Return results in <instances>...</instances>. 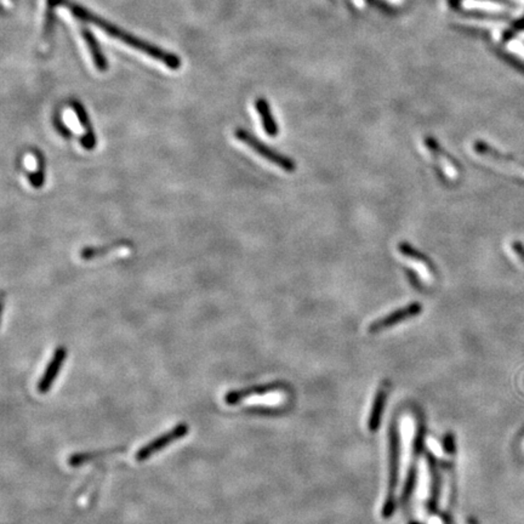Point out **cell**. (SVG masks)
I'll list each match as a JSON object with an SVG mask.
<instances>
[{
  "mask_svg": "<svg viewBox=\"0 0 524 524\" xmlns=\"http://www.w3.org/2000/svg\"><path fill=\"white\" fill-rule=\"evenodd\" d=\"M268 387H258V388H250L243 391L229 392L226 395V403L238 404L241 400H246V403L258 404V405H268L275 407L283 403L285 400V393L280 391H268Z\"/></svg>",
  "mask_w": 524,
  "mask_h": 524,
  "instance_id": "cell-5",
  "label": "cell"
},
{
  "mask_svg": "<svg viewBox=\"0 0 524 524\" xmlns=\"http://www.w3.org/2000/svg\"><path fill=\"white\" fill-rule=\"evenodd\" d=\"M422 306L419 302H413L405 307L400 308L388 316L383 317L381 320H375L374 323L369 327L371 333H378L383 332V329L391 328L393 325L400 324L405 320H410L413 317L420 315Z\"/></svg>",
  "mask_w": 524,
  "mask_h": 524,
  "instance_id": "cell-8",
  "label": "cell"
},
{
  "mask_svg": "<svg viewBox=\"0 0 524 524\" xmlns=\"http://www.w3.org/2000/svg\"><path fill=\"white\" fill-rule=\"evenodd\" d=\"M119 450L123 449L102 450V452H92V453L75 454V455H72L70 460H68V462H70V465L75 467V466L83 465L85 462H92L94 459L101 458L102 455L116 453V452H119Z\"/></svg>",
  "mask_w": 524,
  "mask_h": 524,
  "instance_id": "cell-19",
  "label": "cell"
},
{
  "mask_svg": "<svg viewBox=\"0 0 524 524\" xmlns=\"http://www.w3.org/2000/svg\"><path fill=\"white\" fill-rule=\"evenodd\" d=\"M55 126H56L58 133H61L63 138H71L73 136L71 130L68 129L66 125L63 124L62 121L58 116H55Z\"/></svg>",
  "mask_w": 524,
  "mask_h": 524,
  "instance_id": "cell-21",
  "label": "cell"
},
{
  "mask_svg": "<svg viewBox=\"0 0 524 524\" xmlns=\"http://www.w3.org/2000/svg\"><path fill=\"white\" fill-rule=\"evenodd\" d=\"M415 424L410 415H404L400 422L402 431V477L405 479L409 470L410 453H412L413 438H414Z\"/></svg>",
  "mask_w": 524,
  "mask_h": 524,
  "instance_id": "cell-12",
  "label": "cell"
},
{
  "mask_svg": "<svg viewBox=\"0 0 524 524\" xmlns=\"http://www.w3.org/2000/svg\"><path fill=\"white\" fill-rule=\"evenodd\" d=\"M523 28H524V17L523 18H522V21L518 22V23H517V25L515 26L513 28H512L511 33L510 34L513 33V32H515V29H516V31H522V29ZM510 34H508V37H510Z\"/></svg>",
  "mask_w": 524,
  "mask_h": 524,
  "instance_id": "cell-23",
  "label": "cell"
},
{
  "mask_svg": "<svg viewBox=\"0 0 524 524\" xmlns=\"http://www.w3.org/2000/svg\"><path fill=\"white\" fill-rule=\"evenodd\" d=\"M391 457H390V474H388V489H387L386 500L383 503V516L385 518L390 517L395 508V491L397 484V476H398V460H397V441H395V432L391 435Z\"/></svg>",
  "mask_w": 524,
  "mask_h": 524,
  "instance_id": "cell-9",
  "label": "cell"
},
{
  "mask_svg": "<svg viewBox=\"0 0 524 524\" xmlns=\"http://www.w3.org/2000/svg\"><path fill=\"white\" fill-rule=\"evenodd\" d=\"M430 524H443V522H442L441 518L440 517H431L429 520Z\"/></svg>",
  "mask_w": 524,
  "mask_h": 524,
  "instance_id": "cell-25",
  "label": "cell"
},
{
  "mask_svg": "<svg viewBox=\"0 0 524 524\" xmlns=\"http://www.w3.org/2000/svg\"><path fill=\"white\" fill-rule=\"evenodd\" d=\"M71 106L73 112L75 113V116L78 118L80 125L83 126L84 131H85L83 136L80 138V145H82L84 150H95L97 140H96L95 131L92 128V121L89 118L87 109H85L83 104H80V101H72Z\"/></svg>",
  "mask_w": 524,
  "mask_h": 524,
  "instance_id": "cell-11",
  "label": "cell"
},
{
  "mask_svg": "<svg viewBox=\"0 0 524 524\" xmlns=\"http://www.w3.org/2000/svg\"><path fill=\"white\" fill-rule=\"evenodd\" d=\"M427 444H429L430 450L436 455L437 458H443V450H442L441 445L438 442L435 441L433 438H429Z\"/></svg>",
  "mask_w": 524,
  "mask_h": 524,
  "instance_id": "cell-22",
  "label": "cell"
},
{
  "mask_svg": "<svg viewBox=\"0 0 524 524\" xmlns=\"http://www.w3.org/2000/svg\"><path fill=\"white\" fill-rule=\"evenodd\" d=\"M512 258L516 260L520 268L524 271V246L518 241H512L508 246Z\"/></svg>",
  "mask_w": 524,
  "mask_h": 524,
  "instance_id": "cell-20",
  "label": "cell"
},
{
  "mask_svg": "<svg viewBox=\"0 0 524 524\" xmlns=\"http://www.w3.org/2000/svg\"><path fill=\"white\" fill-rule=\"evenodd\" d=\"M33 153L36 162H37V169H36V171H31L29 174H27V179H28L32 187L39 190L45 183L46 163L45 158H44V155H43L40 151L34 150Z\"/></svg>",
  "mask_w": 524,
  "mask_h": 524,
  "instance_id": "cell-16",
  "label": "cell"
},
{
  "mask_svg": "<svg viewBox=\"0 0 524 524\" xmlns=\"http://www.w3.org/2000/svg\"><path fill=\"white\" fill-rule=\"evenodd\" d=\"M234 136L238 141L246 143L249 148L254 151L255 153H258L260 157L266 159L267 162L275 164V167L280 168L282 170L287 173H294L296 170V164L293 159L288 158L287 155L279 153L277 151L271 148L266 143L260 141L258 138H255L253 133L246 131L244 129H237L234 133Z\"/></svg>",
  "mask_w": 524,
  "mask_h": 524,
  "instance_id": "cell-4",
  "label": "cell"
},
{
  "mask_svg": "<svg viewBox=\"0 0 524 524\" xmlns=\"http://www.w3.org/2000/svg\"><path fill=\"white\" fill-rule=\"evenodd\" d=\"M470 524H477V522H476V520H470Z\"/></svg>",
  "mask_w": 524,
  "mask_h": 524,
  "instance_id": "cell-26",
  "label": "cell"
},
{
  "mask_svg": "<svg viewBox=\"0 0 524 524\" xmlns=\"http://www.w3.org/2000/svg\"><path fill=\"white\" fill-rule=\"evenodd\" d=\"M128 246V243L121 241V243H113L109 246H87L80 251V258L87 261V260H92V258H101L104 255L109 254V251L112 250L119 249V248H125Z\"/></svg>",
  "mask_w": 524,
  "mask_h": 524,
  "instance_id": "cell-17",
  "label": "cell"
},
{
  "mask_svg": "<svg viewBox=\"0 0 524 524\" xmlns=\"http://www.w3.org/2000/svg\"><path fill=\"white\" fill-rule=\"evenodd\" d=\"M523 449H524V442H523Z\"/></svg>",
  "mask_w": 524,
  "mask_h": 524,
  "instance_id": "cell-27",
  "label": "cell"
},
{
  "mask_svg": "<svg viewBox=\"0 0 524 524\" xmlns=\"http://www.w3.org/2000/svg\"><path fill=\"white\" fill-rule=\"evenodd\" d=\"M67 349L65 347H58L55 351L54 356L51 358L50 363L46 366L45 371L43 374L42 380L38 383V392L39 393H46V392L50 391L51 386L56 380L58 373L62 368L63 362L66 359Z\"/></svg>",
  "mask_w": 524,
  "mask_h": 524,
  "instance_id": "cell-10",
  "label": "cell"
},
{
  "mask_svg": "<svg viewBox=\"0 0 524 524\" xmlns=\"http://www.w3.org/2000/svg\"><path fill=\"white\" fill-rule=\"evenodd\" d=\"M82 36H83L84 42L87 44V49H89V53L92 55V62L95 65L96 70L100 72L107 71L109 70V62L104 58V53L101 50L100 44L96 40L95 36L85 27L82 28Z\"/></svg>",
  "mask_w": 524,
  "mask_h": 524,
  "instance_id": "cell-13",
  "label": "cell"
},
{
  "mask_svg": "<svg viewBox=\"0 0 524 524\" xmlns=\"http://www.w3.org/2000/svg\"><path fill=\"white\" fill-rule=\"evenodd\" d=\"M48 6L51 9L56 6H63L68 9L70 13L73 16L77 17L80 21L92 23L102 29L104 33L109 34L114 39H118L121 42L124 43L126 45L131 46L135 50L140 51L142 54L148 55L150 58H153L155 61L162 62L163 65L169 67L170 70H179L181 67V60L179 56L164 51L158 48V46L152 45L150 43L143 42L140 38L135 37L133 34L125 32L123 29L116 27V26L109 23L107 20L101 18L100 16H96L94 13H90L87 9H84L80 5L75 4L71 0H48Z\"/></svg>",
  "mask_w": 524,
  "mask_h": 524,
  "instance_id": "cell-1",
  "label": "cell"
},
{
  "mask_svg": "<svg viewBox=\"0 0 524 524\" xmlns=\"http://www.w3.org/2000/svg\"><path fill=\"white\" fill-rule=\"evenodd\" d=\"M447 447H448V450H449L450 453H453V437L450 436V435H448V437H447Z\"/></svg>",
  "mask_w": 524,
  "mask_h": 524,
  "instance_id": "cell-24",
  "label": "cell"
},
{
  "mask_svg": "<svg viewBox=\"0 0 524 524\" xmlns=\"http://www.w3.org/2000/svg\"><path fill=\"white\" fill-rule=\"evenodd\" d=\"M472 148L474 153L481 157L484 162L491 164V167L496 168L498 170L511 176L513 179L524 181V164L518 159L503 153L501 151L491 147L487 142H474Z\"/></svg>",
  "mask_w": 524,
  "mask_h": 524,
  "instance_id": "cell-2",
  "label": "cell"
},
{
  "mask_svg": "<svg viewBox=\"0 0 524 524\" xmlns=\"http://www.w3.org/2000/svg\"><path fill=\"white\" fill-rule=\"evenodd\" d=\"M188 431H190V429H188L187 424L178 425L169 432L164 433L162 436H159L158 438L150 442L148 444L143 445L141 449H138V453L135 454V459L138 462H145L147 459H150L153 454L158 453L164 448H167L168 445L186 436Z\"/></svg>",
  "mask_w": 524,
  "mask_h": 524,
  "instance_id": "cell-6",
  "label": "cell"
},
{
  "mask_svg": "<svg viewBox=\"0 0 524 524\" xmlns=\"http://www.w3.org/2000/svg\"><path fill=\"white\" fill-rule=\"evenodd\" d=\"M398 250L404 258L410 260V261L419 268L421 277L424 279H436L438 277V270L435 266L432 260L421 253L420 250L415 249L414 246H410L407 241H402L398 244Z\"/></svg>",
  "mask_w": 524,
  "mask_h": 524,
  "instance_id": "cell-7",
  "label": "cell"
},
{
  "mask_svg": "<svg viewBox=\"0 0 524 524\" xmlns=\"http://www.w3.org/2000/svg\"><path fill=\"white\" fill-rule=\"evenodd\" d=\"M385 400H386V388L381 387L378 390V393H376V395H375L371 417H369V421H368V429L371 432H375L378 429V425H380V421H381V415H383Z\"/></svg>",
  "mask_w": 524,
  "mask_h": 524,
  "instance_id": "cell-15",
  "label": "cell"
},
{
  "mask_svg": "<svg viewBox=\"0 0 524 524\" xmlns=\"http://www.w3.org/2000/svg\"><path fill=\"white\" fill-rule=\"evenodd\" d=\"M255 107L258 111V116H260V121L262 123V128L263 131L271 136V138H275L278 135L279 129L278 124L275 121L273 113L271 111L270 104L267 102L265 99H258L255 102Z\"/></svg>",
  "mask_w": 524,
  "mask_h": 524,
  "instance_id": "cell-14",
  "label": "cell"
},
{
  "mask_svg": "<svg viewBox=\"0 0 524 524\" xmlns=\"http://www.w3.org/2000/svg\"><path fill=\"white\" fill-rule=\"evenodd\" d=\"M425 148L429 151L433 162L436 164V170L440 179L443 182L454 183L462 178V168L455 159L440 145V142L432 136L424 138Z\"/></svg>",
  "mask_w": 524,
  "mask_h": 524,
  "instance_id": "cell-3",
  "label": "cell"
},
{
  "mask_svg": "<svg viewBox=\"0 0 524 524\" xmlns=\"http://www.w3.org/2000/svg\"><path fill=\"white\" fill-rule=\"evenodd\" d=\"M430 474L427 462L425 459L420 460L419 466V483H417V499L424 501L429 495Z\"/></svg>",
  "mask_w": 524,
  "mask_h": 524,
  "instance_id": "cell-18",
  "label": "cell"
}]
</instances>
